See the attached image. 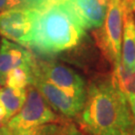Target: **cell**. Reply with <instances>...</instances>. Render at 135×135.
Returning <instances> with one entry per match:
<instances>
[{
	"instance_id": "cell-1",
	"label": "cell",
	"mask_w": 135,
	"mask_h": 135,
	"mask_svg": "<svg viewBox=\"0 0 135 135\" xmlns=\"http://www.w3.org/2000/svg\"><path fill=\"white\" fill-rule=\"evenodd\" d=\"M80 128L89 135H130L135 120L127 96L110 79L92 81L79 114Z\"/></svg>"
},
{
	"instance_id": "cell-2",
	"label": "cell",
	"mask_w": 135,
	"mask_h": 135,
	"mask_svg": "<svg viewBox=\"0 0 135 135\" xmlns=\"http://www.w3.org/2000/svg\"><path fill=\"white\" fill-rule=\"evenodd\" d=\"M85 36L77 17L61 1L36 9L30 48L42 54H56L76 47Z\"/></svg>"
},
{
	"instance_id": "cell-3",
	"label": "cell",
	"mask_w": 135,
	"mask_h": 135,
	"mask_svg": "<svg viewBox=\"0 0 135 135\" xmlns=\"http://www.w3.org/2000/svg\"><path fill=\"white\" fill-rule=\"evenodd\" d=\"M123 9L121 0H110L105 20L95 29L94 38L104 57L114 66L121 60Z\"/></svg>"
},
{
	"instance_id": "cell-4",
	"label": "cell",
	"mask_w": 135,
	"mask_h": 135,
	"mask_svg": "<svg viewBox=\"0 0 135 135\" xmlns=\"http://www.w3.org/2000/svg\"><path fill=\"white\" fill-rule=\"evenodd\" d=\"M60 118L54 113L52 107L45 100L42 94L32 85L27 90L23 106L13 117L6 122L12 133L29 129L31 127L58 122Z\"/></svg>"
},
{
	"instance_id": "cell-5",
	"label": "cell",
	"mask_w": 135,
	"mask_h": 135,
	"mask_svg": "<svg viewBox=\"0 0 135 135\" xmlns=\"http://www.w3.org/2000/svg\"><path fill=\"white\" fill-rule=\"evenodd\" d=\"M32 72L45 78L65 92L68 96L84 104L86 98V83L72 68L53 61H37L35 59Z\"/></svg>"
},
{
	"instance_id": "cell-6",
	"label": "cell",
	"mask_w": 135,
	"mask_h": 135,
	"mask_svg": "<svg viewBox=\"0 0 135 135\" xmlns=\"http://www.w3.org/2000/svg\"><path fill=\"white\" fill-rule=\"evenodd\" d=\"M35 16V8H16L0 12V34L23 47H30Z\"/></svg>"
},
{
	"instance_id": "cell-7",
	"label": "cell",
	"mask_w": 135,
	"mask_h": 135,
	"mask_svg": "<svg viewBox=\"0 0 135 135\" xmlns=\"http://www.w3.org/2000/svg\"><path fill=\"white\" fill-rule=\"evenodd\" d=\"M31 85H33L42 94L45 100L54 110L65 117H76L80 114L84 106L83 103L68 96L65 92L55 86L53 83L49 82L38 74L33 73Z\"/></svg>"
},
{
	"instance_id": "cell-8",
	"label": "cell",
	"mask_w": 135,
	"mask_h": 135,
	"mask_svg": "<svg viewBox=\"0 0 135 135\" xmlns=\"http://www.w3.org/2000/svg\"><path fill=\"white\" fill-rule=\"evenodd\" d=\"M85 30L99 28L106 17L110 0H62Z\"/></svg>"
},
{
	"instance_id": "cell-9",
	"label": "cell",
	"mask_w": 135,
	"mask_h": 135,
	"mask_svg": "<svg viewBox=\"0 0 135 135\" xmlns=\"http://www.w3.org/2000/svg\"><path fill=\"white\" fill-rule=\"evenodd\" d=\"M35 58L27 49L19 44L10 42L6 38L1 40L0 45V72L6 73L13 68L22 65L32 66Z\"/></svg>"
},
{
	"instance_id": "cell-10",
	"label": "cell",
	"mask_w": 135,
	"mask_h": 135,
	"mask_svg": "<svg viewBox=\"0 0 135 135\" xmlns=\"http://www.w3.org/2000/svg\"><path fill=\"white\" fill-rule=\"evenodd\" d=\"M121 62L126 70L135 72V21L133 13L123 12Z\"/></svg>"
},
{
	"instance_id": "cell-11",
	"label": "cell",
	"mask_w": 135,
	"mask_h": 135,
	"mask_svg": "<svg viewBox=\"0 0 135 135\" xmlns=\"http://www.w3.org/2000/svg\"><path fill=\"white\" fill-rule=\"evenodd\" d=\"M26 88L19 89L6 86L0 89V101L6 110V122L18 113L26 100Z\"/></svg>"
},
{
	"instance_id": "cell-12",
	"label": "cell",
	"mask_w": 135,
	"mask_h": 135,
	"mask_svg": "<svg viewBox=\"0 0 135 135\" xmlns=\"http://www.w3.org/2000/svg\"><path fill=\"white\" fill-rule=\"evenodd\" d=\"M113 67L110 78L113 86L126 96L129 94H135V72H129L126 70L121 60Z\"/></svg>"
},
{
	"instance_id": "cell-13",
	"label": "cell",
	"mask_w": 135,
	"mask_h": 135,
	"mask_svg": "<svg viewBox=\"0 0 135 135\" xmlns=\"http://www.w3.org/2000/svg\"><path fill=\"white\" fill-rule=\"evenodd\" d=\"M33 65H22L9 70L5 74V86L22 89L31 85L33 78Z\"/></svg>"
},
{
	"instance_id": "cell-14",
	"label": "cell",
	"mask_w": 135,
	"mask_h": 135,
	"mask_svg": "<svg viewBox=\"0 0 135 135\" xmlns=\"http://www.w3.org/2000/svg\"><path fill=\"white\" fill-rule=\"evenodd\" d=\"M49 0H0V12L16 8H40Z\"/></svg>"
},
{
	"instance_id": "cell-15",
	"label": "cell",
	"mask_w": 135,
	"mask_h": 135,
	"mask_svg": "<svg viewBox=\"0 0 135 135\" xmlns=\"http://www.w3.org/2000/svg\"><path fill=\"white\" fill-rule=\"evenodd\" d=\"M63 122L58 121L53 123H47L41 127V132L39 135H61Z\"/></svg>"
},
{
	"instance_id": "cell-16",
	"label": "cell",
	"mask_w": 135,
	"mask_h": 135,
	"mask_svg": "<svg viewBox=\"0 0 135 135\" xmlns=\"http://www.w3.org/2000/svg\"><path fill=\"white\" fill-rule=\"evenodd\" d=\"M61 135H89L86 132L82 130L81 128H78L72 122L64 121L62 127V133Z\"/></svg>"
},
{
	"instance_id": "cell-17",
	"label": "cell",
	"mask_w": 135,
	"mask_h": 135,
	"mask_svg": "<svg viewBox=\"0 0 135 135\" xmlns=\"http://www.w3.org/2000/svg\"><path fill=\"white\" fill-rule=\"evenodd\" d=\"M41 127H42V125L31 127L29 129L14 132V133H12V135H39L40 132H41Z\"/></svg>"
},
{
	"instance_id": "cell-18",
	"label": "cell",
	"mask_w": 135,
	"mask_h": 135,
	"mask_svg": "<svg viewBox=\"0 0 135 135\" xmlns=\"http://www.w3.org/2000/svg\"><path fill=\"white\" fill-rule=\"evenodd\" d=\"M123 12L133 13L135 12V0H121Z\"/></svg>"
},
{
	"instance_id": "cell-19",
	"label": "cell",
	"mask_w": 135,
	"mask_h": 135,
	"mask_svg": "<svg viewBox=\"0 0 135 135\" xmlns=\"http://www.w3.org/2000/svg\"><path fill=\"white\" fill-rule=\"evenodd\" d=\"M127 101L130 107V111L132 113V116L135 120V94H129L127 95Z\"/></svg>"
},
{
	"instance_id": "cell-20",
	"label": "cell",
	"mask_w": 135,
	"mask_h": 135,
	"mask_svg": "<svg viewBox=\"0 0 135 135\" xmlns=\"http://www.w3.org/2000/svg\"><path fill=\"white\" fill-rule=\"evenodd\" d=\"M5 122H6V110L0 101V126L5 124Z\"/></svg>"
},
{
	"instance_id": "cell-21",
	"label": "cell",
	"mask_w": 135,
	"mask_h": 135,
	"mask_svg": "<svg viewBox=\"0 0 135 135\" xmlns=\"http://www.w3.org/2000/svg\"><path fill=\"white\" fill-rule=\"evenodd\" d=\"M0 135H12V132L10 131L8 126L3 124L0 126Z\"/></svg>"
},
{
	"instance_id": "cell-22",
	"label": "cell",
	"mask_w": 135,
	"mask_h": 135,
	"mask_svg": "<svg viewBox=\"0 0 135 135\" xmlns=\"http://www.w3.org/2000/svg\"><path fill=\"white\" fill-rule=\"evenodd\" d=\"M5 87V74L0 72V89Z\"/></svg>"
},
{
	"instance_id": "cell-23",
	"label": "cell",
	"mask_w": 135,
	"mask_h": 135,
	"mask_svg": "<svg viewBox=\"0 0 135 135\" xmlns=\"http://www.w3.org/2000/svg\"><path fill=\"white\" fill-rule=\"evenodd\" d=\"M130 135H135V125H134V127H133V129H132V132H131Z\"/></svg>"
},
{
	"instance_id": "cell-24",
	"label": "cell",
	"mask_w": 135,
	"mask_h": 135,
	"mask_svg": "<svg viewBox=\"0 0 135 135\" xmlns=\"http://www.w3.org/2000/svg\"><path fill=\"white\" fill-rule=\"evenodd\" d=\"M50 2H56V1H61V0H49Z\"/></svg>"
}]
</instances>
